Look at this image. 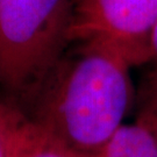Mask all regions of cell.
Segmentation results:
<instances>
[{
	"instance_id": "cell-1",
	"label": "cell",
	"mask_w": 157,
	"mask_h": 157,
	"mask_svg": "<svg viewBox=\"0 0 157 157\" xmlns=\"http://www.w3.org/2000/svg\"><path fill=\"white\" fill-rule=\"evenodd\" d=\"M33 99L27 115L78 157L99 150L122 124L134 101L129 64L94 41L73 42Z\"/></svg>"
},
{
	"instance_id": "cell-2",
	"label": "cell",
	"mask_w": 157,
	"mask_h": 157,
	"mask_svg": "<svg viewBox=\"0 0 157 157\" xmlns=\"http://www.w3.org/2000/svg\"><path fill=\"white\" fill-rule=\"evenodd\" d=\"M72 0H0V87L33 101L70 44Z\"/></svg>"
},
{
	"instance_id": "cell-3",
	"label": "cell",
	"mask_w": 157,
	"mask_h": 157,
	"mask_svg": "<svg viewBox=\"0 0 157 157\" xmlns=\"http://www.w3.org/2000/svg\"><path fill=\"white\" fill-rule=\"evenodd\" d=\"M156 22L157 0H72L70 43L99 42L142 65L150 63Z\"/></svg>"
},
{
	"instance_id": "cell-4",
	"label": "cell",
	"mask_w": 157,
	"mask_h": 157,
	"mask_svg": "<svg viewBox=\"0 0 157 157\" xmlns=\"http://www.w3.org/2000/svg\"><path fill=\"white\" fill-rule=\"evenodd\" d=\"M7 157H78L39 128L15 107L12 118Z\"/></svg>"
},
{
	"instance_id": "cell-5",
	"label": "cell",
	"mask_w": 157,
	"mask_h": 157,
	"mask_svg": "<svg viewBox=\"0 0 157 157\" xmlns=\"http://www.w3.org/2000/svg\"><path fill=\"white\" fill-rule=\"evenodd\" d=\"M85 157H157V136L136 118L133 124H122L99 150Z\"/></svg>"
},
{
	"instance_id": "cell-6",
	"label": "cell",
	"mask_w": 157,
	"mask_h": 157,
	"mask_svg": "<svg viewBox=\"0 0 157 157\" xmlns=\"http://www.w3.org/2000/svg\"><path fill=\"white\" fill-rule=\"evenodd\" d=\"M137 118L143 120L157 136V75L151 72L141 98Z\"/></svg>"
},
{
	"instance_id": "cell-7",
	"label": "cell",
	"mask_w": 157,
	"mask_h": 157,
	"mask_svg": "<svg viewBox=\"0 0 157 157\" xmlns=\"http://www.w3.org/2000/svg\"><path fill=\"white\" fill-rule=\"evenodd\" d=\"M15 106L0 102V157H7V140Z\"/></svg>"
},
{
	"instance_id": "cell-8",
	"label": "cell",
	"mask_w": 157,
	"mask_h": 157,
	"mask_svg": "<svg viewBox=\"0 0 157 157\" xmlns=\"http://www.w3.org/2000/svg\"><path fill=\"white\" fill-rule=\"evenodd\" d=\"M150 63L154 64V69L152 72L157 75V22L156 26L154 28V33H152L151 39V58H150Z\"/></svg>"
}]
</instances>
